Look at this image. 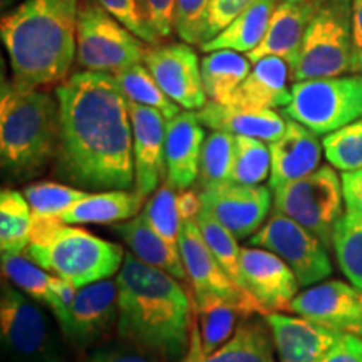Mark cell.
I'll return each instance as SVG.
<instances>
[{
  "mask_svg": "<svg viewBox=\"0 0 362 362\" xmlns=\"http://www.w3.org/2000/svg\"><path fill=\"white\" fill-rule=\"evenodd\" d=\"M56 98L61 111L57 173L83 189L133 187V123L115 76L74 72L57 86Z\"/></svg>",
  "mask_w": 362,
  "mask_h": 362,
  "instance_id": "1",
  "label": "cell"
},
{
  "mask_svg": "<svg viewBox=\"0 0 362 362\" xmlns=\"http://www.w3.org/2000/svg\"><path fill=\"white\" fill-rule=\"evenodd\" d=\"M117 336L163 362H183L192 337V300L180 280L133 253L116 275Z\"/></svg>",
  "mask_w": 362,
  "mask_h": 362,
  "instance_id": "2",
  "label": "cell"
},
{
  "mask_svg": "<svg viewBox=\"0 0 362 362\" xmlns=\"http://www.w3.org/2000/svg\"><path fill=\"white\" fill-rule=\"evenodd\" d=\"M79 0H24L2 17L12 83L40 89L69 78L78 57Z\"/></svg>",
  "mask_w": 362,
  "mask_h": 362,
  "instance_id": "3",
  "label": "cell"
},
{
  "mask_svg": "<svg viewBox=\"0 0 362 362\" xmlns=\"http://www.w3.org/2000/svg\"><path fill=\"white\" fill-rule=\"evenodd\" d=\"M61 111L57 98L40 89L2 83L0 163L12 180L37 175L57 156Z\"/></svg>",
  "mask_w": 362,
  "mask_h": 362,
  "instance_id": "4",
  "label": "cell"
},
{
  "mask_svg": "<svg viewBox=\"0 0 362 362\" xmlns=\"http://www.w3.org/2000/svg\"><path fill=\"white\" fill-rule=\"evenodd\" d=\"M25 255L81 288L117 275L124 262L123 248L88 230L67 225L61 216L33 215L30 243Z\"/></svg>",
  "mask_w": 362,
  "mask_h": 362,
  "instance_id": "5",
  "label": "cell"
},
{
  "mask_svg": "<svg viewBox=\"0 0 362 362\" xmlns=\"http://www.w3.org/2000/svg\"><path fill=\"white\" fill-rule=\"evenodd\" d=\"M352 72V0H315L296 64L293 83Z\"/></svg>",
  "mask_w": 362,
  "mask_h": 362,
  "instance_id": "6",
  "label": "cell"
},
{
  "mask_svg": "<svg viewBox=\"0 0 362 362\" xmlns=\"http://www.w3.org/2000/svg\"><path fill=\"white\" fill-rule=\"evenodd\" d=\"M274 208L314 233L325 247H332L334 232L344 216L342 178L334 166H320L314 173L272 189Z\"/></svg>",
  "mask_w": 362,
  "mask_h": 362,
  "instance_id": "7",
  "label": "cell"
},
{
  "mask_svg": "<svg viewBox=\"0 0 362 362\" xmlns=\"http://www.w3.org/2000/svg\"><path fill=\"white\" fill-rule=\"evenodd\" d=\"M291 89L284 116L315 134H329L362 119V74L298 81Z\"/></svg>",
  "mask_w": 362,
  "mask_h": 362,
  "instance_id": "8",
  "label": "cell"
},
{
  "mask_svg": "<svg viewBox=\"0 0 362 362\" xmlns=\"http://www.w3.org/2000/svg\"><path fill=\"white\" fill-rule=\"evenodd\" d=\"M78 64L86 71L116 72L141 64L143 40L94 0H83L78 12Z\"/></svg>",
  "mask_w": 362,
  "mask_h": 362,
  "instance_id": "9",
  "label": "cell"
},
{
  "mask_svg": "<svg viewBox=\"0 0 362 362\" xmlns=\"http://www.w3.org/2000/svg\"><path fill=\"white\" fill-rule=\"evenodd\" d=\"M0 337L8 362H52L61 357L37 302L7 282L0 296Z\"/></svg>",
  "mask_w": 362,
  "mask_h": 362,
  "instance_id": "10",
  "label": "cell"
},
{
  "mask_svg": "<svg viewBox=\"0 0 362 362\" xmlns=\"http://www.w3.org/2000/svg\"><path fill=\"white\" fill-rule=\"evenodd\" d=\"M250 245L279 255L304 287L322 282L332 274L329 248L304 226L275 210L259 232L252 235Z\"/></svg>",
  "mask_w": 362,
  "mask_h": 362,
  "instance_id": "11",
  "label": "cell"
},
{
  "mask_svg": "<svg viewBox=\"0 0 362 362\" xmlns=\"http://www.w3.org/2000/svg\"><path fill=\"white\" fill-rule=\"evenodd\" d=\"M178 248L188 280L193 287L194 298L220 297L237 305L245 317L253 314L267 315L265 309L255 300V297L250 292L242 291L215 259L214 252L203 238L197 220L183 221Z\"/></svg>",
  "mask_w": 362,
  "mask_h": 362,
  "instance_id": "12",
  "label": "cell"
},
{
  "mask_svg": "<svg viewBox=\"0 0 362 362\" xmlns=\"http://www.w3.org/2000/svg\"><path fill=\"white\" fill-rule=\"evenodd\" d=\"M144 66L171 101L187 111H200L208 103L202 62L192 44H155L146 49Z\"/></svg>",
  "mask_w": 362,
  "mask_h": 362,
  "instance_id": "13",
  "label": "cell"
},
{
  "mask_svg": "<svg viewBox=\"0 0 362 362\" xmlns=\"http://www.w3.org/2000/svg\"><path fill=\"white\" fill-rule=\"evenodd\" d=\"M203 211L237 238H250L264 226L272 208V188L264 185L223 183L200 192Z\"/></svg>",
  "mask_w": 362,
  "mask_h": 362,
  "instance_id": "14",
  "label": "cell"
},
{
  "mask_svg": "<svg viewBox=\"0 0 362 362\" xmlns=\"http://www.w3.org/2000/svg\"><path fill=\"white\" fill-rule=\"evenodd\" d=\"M297 315L344 334L362 337V291L342 280L305 288L292 300Z\"/></svg>",
  "mask_w": 362,
  "mask_h": 362,
  "instance_id": "15",
  "label": "cell"
},
{
  "mask_svg": "<svg viewBox=\"0 0 362 362\" xmlns=\"http://www.w3.org/2000/svg\"><path fill=\"white\" fill-rule=\"evenodd\" d=\"M129 104L133 123V155L136 192L149 197L166 178V126L168 119L155 107Z\"/></svg>",
  "mask_w": 362,
  "mask_h": 362,
  "instance_id": "16",
  "label": "cell"
},
{
  "mask_svg": "<svg viewBox=\"0 0 362 362\" xmlns=\"http://www.w3.org/2000/svg\"><path fill=\"white\" fill-rule=\"evenodd\" d=\"M240 264L245 287L267 314L291 310L300 284L279 255L260 247H245L242 248Z\"/></svg>",
  "mask_w": 362,
  "mask_h": 362,
  "instance_id": "17",
  "label": "cell"
},
{
  "mask_svg": "<svg viewBox=\"0 0 362 362\" xmlns=\"http://www.w3.org/2000/svg\"><path fill=\"white\" fill-rule=\"evenodd\" d=\"M115 324H117V284L106 279L79 288L62 334L72 346L86 349L101 341Z\"/></svg>",
  "mask_w": 362,
  "mask_h": 362,
  "instance_id": "18",
  "label": "cell"
},
{
  "mask_svg": "<svg viewBox=\"0 0 362 362\" xmlns=\"http://www.w3.org/2000/svg\"><path fill=\"white\" fill-rule=\"evenodd\" d=\"M279 362H322L344 332L329 329L305 317L277 314L265 315Z\"/></svg>",
  "mask_w": 362,
  "mask_h": 362,
  "instance_id": "19",
  "label": "cell"
},
{
  "mask_svg": "<svg viewBox=\"0 0 362 362\" xmlns=\"http://www.w3.org/2000/svg\"><path fill=\"white\" fill-rule=\"evenodd\" d=\"M205 126L197 112L181 111L166 126V181L176 192L192 187L200 175Z\"/></svg>",
  "mask_w": 362,
  "mask_h": 362,
  "instance_id": "20",
  "label": "cell"
},
{
  "mask_svg": "<svg viewBox=\"0 0 362 362\" xmlns=\"http://www.w3.org/2000/svg\"><path fill=\"white\" fill-rule=\"evenodd\" d=\"M287 117V116H285ZM314 131L287 117V128L277 141L269 143L272 168L270 185L274 189L288 181L304 178L320 168L322 143Z\"/></svg>",
  "mask_w": 362,
  "mask_h": 362,
  "instance_id": "21",
  "label": "cell"
},
{
  "mask_svg": "<svg viewBox=\"0 0 362 362\" xmlns=\"http://www.w3.org/2000/svg\"><path fill=\"white\" fill-rule=\"evenodd\" d=\"M314 8L315 0H280L264 40L255 51L248 54L252 64L267 56L282 57L291 67L296 64Z\"/></svg>",
  "mask_w": 362,
  "mask_h": 362,
  "instance_id": "22",
  "label": "cell"
},
{
  "mask_svg": "<svg viewBox=\"0 0 362 362\" xmlns=\"http://www.w3.org/2000/svg\"><path fill=\"white\" fill-rule=\"evenodd\" d=\"M197 116L202 124L211 131L257 138L265 143L277 141L287 128V117L275 110H252L215 101H208L197 111Z\"/></svg>",
  "mask_w": 362,
  "mask_h": 362,
  "instance_id": "23",
  "label": "cell"
},
{
  "mask_svg": "<svg viewBox=\"0 0 362 362\" xmlns=\"http://www.w3.org/2000/svg\"><path fill=\"white\" fill-rule=\"evenodd\" d=\"M275 346L267 322L245 319L232 337L210 354L202 351V342L192 324L189 349L183 362H275Z\"/></svg>",
  "mask_w": 362,
  "mask_h": 362,
  "instance_id": "24",
  "label": "cell"
},
{
  "mask_svg": "<svg viewBox=\"0 0 362 362\" xmlns=\"http://www.w3.org/2000/svg\"><path fill=\"white\" fill-rule=\"evenodd\" d=\"M288 76H291V66L282 57H262L253 62L252 71L235 90L228 104L252 107V110L285 107L292 99Z\"/></svg>",
  "mask_w": 362,
  "mask_h": 362,
  "instance_id": "25",
  "label": "cell"
},
{
  "mask_svg": "<svg viewBox=\"0 0 362 362\" xmlns=\"http://www.w3.org/2000/svg\"><path fill=\"white\" fill-rule=\"evenodd\" d=\"M115 232L123 238L136 259L173 275L180 282H187L188 275L180 250L168 245L143 215H136L131 220L121 221L115 226Z\"/></svg>",
  "mask_w": 362,
  "mask_h": 362,
  "instance_id": "26",
  "label": "cell"
},
{
  "mask_svg": "<svg viewBox=\"0 0 362 362\" xmlns=\"http://www.w3.org/2000/svg\"><path fill=\"white\" fill-rule=\"evenodd\" d=\"M143 206L144 197L136 189H112L89 193L59 216L67 225H115L131 220Z\"/></svg>",
  "mask_w": 362,
  "mask_h": 362,
  "instance_id": "27",
  "label": "cell"
},
{
  "mask_svg": "<svg viewBox=\"0 0 362 362\" xmlns=\"http://www.w3.org/2000/svg\"><path fill=\"white\" fill-rule=\"evenodd\" d=\"M280 0H253L245 11L210 42L202 45L203 52L232 49V51L250 54L264 40L272 16Z\"/></svg>",
  "mask_w": 362,
  "mask_h": 362,
  "instance_id": "28",
  "label": "cell"
},
{
  "mask_svg": "<svg viewBox=\"0 0 362 362\" xmlns=\"http://www.w3.org/2000/svg\"><path fill=\"white\" fill-rule=\"evenodd\" d=\"M252 61L232 49L206 52L202 59V78L210 101L228 104L252 71Z\"/></svg>",
  "mask_w": 362,
  "mask_h": 362,
  "instance_id": "29",
  "label": "cell"
},
{
  "mask_svg": "<svg viewBox=\"0 0 362 362\" xmlns=\"http://www.w3.org/2000/svg\"><path fill=\"white\" fill-rule=\"evenodd\" d=\"M193 307L197 310L193 327L200 337L202 351L205 354L218 349L233 336L240 315H243L237 305L220 297L194 298Z\"/></svg>",
  "mask_w": 362,
  "mask_h": 362,
  "instance_id": "30",
  "label": "cell"
},
{
  "mask_svg": "<svg viewBox=\"0 0 362 362\" xmlns=\"http://www.w3.org/2000/svg\"><path fill=\"white\" fill-rule=\"evenodd\" d=\"M33 210L21 192L2 189L0 193V250L4 253H24L30 243Z\"/></svg>",
  "mask_w": 362,
  "mask_h": 362,
  "instance_id": "31",
  "label": "cell"
},
{
  "mask_svg": "<svg viewBox=\"0 0 362 362\" xmlns=\"http://www.w3.org/2000/svg\"><path fill=\"white\" fill-rule=\"evenodd\" d=\"M112 76H115L121 93L124 94L128 101L155 107V110L163 112V116L168 121L181 112V107L166 96L165 90L160 88V84L156 83V79L153 78L146 66H129Z\"/></svg>",
  "mask_w": 362,
  "mask_h": 362,
  "instance_id": "32",
  "label": "cell"
},
{
  "mask_svg": "<svg viewBox=\"0 0 362 362\" xmlns=\"http://www.w3.org/2000/svg\"><path fill=\"white\" fill-rule=\"evenodd\" d=\"M2 272L8 282L21 288L25 296H29L37 304L47 307L56 315L57 300L51 288V275L45 274L42 267L30 260L25 253H4Z\"/></svg>",
  "mask_w": 362,
  "mask_h": 362,
  "instance_id": "33",
  "label": "cell"
},
{
  "mask_svg": "<svg viewBox=\"0 0 362 362\" xmlns=\"http://www.w3.org/2000/svg\"><path fill=\"white\" fill-rule=\"evenodd\" d=\"M339 267L347 280L362 291V214L347 210L332 240Z\"/></svg>",
  "mask_w": 362,
  "mask_h": 362,
  "instance_id": "34",
  "label": "cell"
},
{
  "mask_svg": "<svg viewBox=\"0 0 362 362\" xmlns=\"http://www.w3.org/2000/svg\"><path fill=\"white\" fill-rule=\"evenodd\" d=\"M197 223L200 226V232L203 235V238H205L206 245L210 247L211 252H214L215 259L220 262V265L223 267L226 274L230 275V279H232L242 291L248 292L245 282H243L242 264H240L242 248L238 247L237 237H235L226 226L221 225L220 221H216L214 216L203 210L202 214L198 215Z\"/></svg>",
  "mask_w": 362,
  "mask_h": 362,
  "instance_id": "35",
  "label": "cell"
},
{
  "mask_svg": "<svg viewBox=\"0 0 362 362\" xmlns=\"http://www.w3.org/2000/svg\"><path fill=\"white\" fill-rule=\"evenodd\" d=\"M272 156L265 141L247 136H235V155L230 183L262 185L270 178Z\"/></svg>",
  "mask_w": 362,
  "mask_h": 362,
  "instance_id": "36",
  "label": "cell"
},
{
  "mask_svg": "<svg viewBox=\"0 0 362 362\" xmlns=\"http://www.w3.org/2000/svg\"><path fill=\"white\" fill-rule=\"evenodd\" d=\"M235 155V136L225 131H211L202 149L200 180L202 189L230 183Z\"/></svg>",
  "mask_w": 362,
  "mask_h": 362,
  "instance_id": "37",
  "label": "cell"
},
{
  "mask_svg": "<svg viewBox=\"0 0 362 362\" xmlns=\"http://www.w3.org/2000/svg\"><path fill=\"white\" fill-rule=\"evenodd\" d=\"M176 197H178L176 189L171 187L168 181H165L149 197V200L144 203L141 215L168 245L180 250L178 245L183 220L180 216Z\"/></svg>",
  "mask_w": 362,
  "mask_h": 362,
  "instance_id": "38",
  "label": "cell"
},
{
  "mask_svg": "<svg viewBox=\"0 0 362 362\" xmlns=\"http://www.w3.org/2000/svg\"><path fill=\"white\" fill-rule=\"evenodd\" d=\"M88 194L83 188L52 181H35L27 185L24 189V197L29 202L33 215L40 216H59Z\"/></svg>",
  "mask_w": 362,
  "mask_h": 362,
  "instance_id": "39",
  "label": "cell"
},
{
  "mask_svg": "<svg viewBox=\"0 0 362 362\" xmlns=\"http://www.w3.org/2000/svg\"><path fill=\"white\" fill-rule=\"evenodd\" d=\"M322 146L325 158L336 170L342 173L362 170V119L325 134Z\"/></svg>",
  "mask_w": 362,
  "mask_h": 362,
  "instance_id": "40",
  "label": "cell"
},
{
  "mask_svg": "<svg viewBox=\"0 0 362 362\" xmlns=\"http://www.w3.org/2000/svg\"><path fill=\"white\" fill-rule=\"evenodd\" d=\"M253 0H211L198 27V45L210 42L228 27Z\"/></svg>",
  "mask_w": 362,
  "mask_h": 362,
  "instance_id": "41",
  "label": "cell"
},
{
  "mask_svg": "<svg viewBox=\"0 0 362 362\" xmlns=\"http://www.w3.org/2000/svg\"><path fill=\"white\" fill-rule=\"evenodd\" d=\"M136 4L144 27L158 44L173 34L176 0H136Z\"/></svg>",
  "mask_w": 362,
  "mask_h": 362,
  "instance_id": "42",
  "label": "cell"
},
{
  "mask_svg": "<svg viewBox=\"0 0 362 362\" xmlns=\"http://www.w3.org/2000/svg\"><path fill=\"white\" fill-rule=\"evenodd\" d=\"M211 0H176L173 27L187 44H198V27Z\"/></svg>",
  "mask_w": 362,
  "mask_h": 362,
  "instance_id": "43",
  "label": "cell"
},
{
  "mask_svg": "<svg viewBox=\"0 0 362 362\" xmlns=\"http://www.w3.org/2000/svg\"><path fill=\"white\" fill-rule=\"evenodd\" d=\"M94 2H96L98 6H101L104 11L110 12L112 17H116L124 27H128L131 33L138 35L143 42L151 45L158 44L155 37L148 33L141 17H139L136 0H94Z\"/></svg>",
  "mask_w": 362,
  "mask_h": 362,
  "instance_id": "44",
  "label": "cell"
},
{
  "mask_svg": "<svg viewBox=\"0 0 362 362\" xmlns=\"http://www.w3.org/2000/svg\"><path fill=\"white\" fill-rule=\"evenodd\" d=\"M86 362H163L158 357L148 354L138 347L121 341L119 344H107L98 347L88 356Z\"/></svg>",
  "mask_w": 362,
  "mask_h": 362,
  "instance_id": "45",
  "label": "cell"
},
{
  "mask_svg": "<svg viewBox=\"0 0 362 362\" xmlns=\"http://www.w3.org/2000/svg\"><path fill=\"white\" fill-rule=\"evenodd\" d=\"M322 362H362V337L344 334Z\"/></svg>",
  "mask_w": 362,
  "mask_h": 362,
  "instance_id": "46",
  "label": "cell"
},
{
  "mask_svg": "<svg viewBox=\"0 0 362 362\" xmlns=\"http://www.w3.org/2000/svg\"><path fill=\"white\" fill-rule=\"evenodd\" d=\"M341 178L346 210L362 214V170L346 171Z\"/></svg>",
  "mask_w": 362,
  "mask_h": 362,
  "instance_id": "47",
  "label": "cell"
},
{
  "mask_svg": "<svg viewBox=\"0 0 362 362\" xmlns=\"http://www.w3.org/2000/svg\"><path fill=\"white\" fill-rule=\"evenodd\" d=\"M352 72H362V0H352Z\"/></svg>",
  "mask_w": 362,
  "mask_h": 362,
  "instance_id": "48",
  "label": "cell"
},
{
  "mask_svg": "<svg viewBox=\"0 0 362 362\" xmlns=\"http://www.w3.org/2000/svg\"><path fill=\"white\" fill-rule=\"evenodd\" d=\"M176 203H178V211L183 221L197 220L198 215H200L203 210L200 193H197L194 189H189V188L178 192Z\"/></svg>",
  "mask_w": 362,
  "mask_h": 362,
  "instance_id": "49",
  "label": "cell"
},
{
  "mask_svg": "<svg viewBox=\"0 0 362 362\" xmlns=\"http://www.w3.org/2000/svg\"><path fill=\"white\" fill-rule=\"evenodd\" d=\"M17 2H19V0H0V7H2V11H7V8L16 6Z\"/></svg>",
  "mask_w": 362,
  "mask_h": 362,
  "instance_id": "50",
  "label": "cell"
},
{
  "mask_svg": "<svg viewBox=\"0 0 362 362\" xmlns=\"http://www.w3.org/2000/svg\"><path fill=\"white\" fill-rule=\"evenodd\" d=\"M52 362H66V361L62 359V357H57V359H56V361H52Z\"/></svg>",
  "mask_w": 362,
  "mask_h": 362,
  "instance_id": "51",
  "label": "cell"
},
{
  "mask_svg": "<svg viewBox=\"0 0 362 362\" xmlns=\"http://www.w3.org/2000/svg\"><path fill=\"white\" fill-rule=\"evenodd\" d=\"M291 2H297V0H291Z\"/></svg>",
  "mask_w": 362,
  "mask_h": 362,
  "instance_id": "52",
  "label": "cell"
}]
</instances>
